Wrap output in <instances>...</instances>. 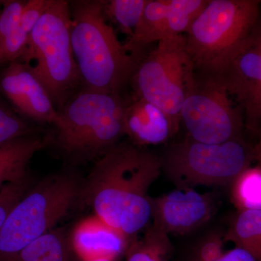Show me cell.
<instances>
[{
  "label": "cell",
  "mask_w": 261,
  "mask_h": 261,
  "mask_svg": "<svg viewBox=\"0 0 261 261\" xmlns=\"http://www.w3.org/2000/svg\"><path fill=\"white\" fill-rule=\"evenodd\" d=\"M161 172L157 154L119 142L99 157L82 181L78 204L132 241L152 220L149 190Z\"/></svg>",
  "instance_id": "cell-1"
},
{
  "label": "cell",
  "mask_w": 261,
  "mask_h": 261,
  "mask_svg": "<svg viewBox=\"0 0 261 261\" xmlns=\"http://www.w3.org/2000/svg\"><path fill=\"white\" fill-rule=\"evenodd\" d=\"M71 43L84 90L120 94L143 58L122 44L106 20L104 1L69 2Z\"/></svg>",
  "instance_id": "cell-2"
},
{
  "label": "cell",
  "mask_w": 261,
  "mask_h": 261,
  "mask_svg": "<svg viewBox=\"0 0 261 261\" xmlns=\"http://www.w3.org/2000/svg\"><path fill=\"white\" fill-rule=\"evenodd\" d=\"M260 5L257 0H209L185 37L195 75H222L256 27Z\"/></svg>",
  "instance_id": "cell-3"
},
{
  "label": "cell",
  "mask_w": 261,
  "mask_h": 261,
  "mask_svg": "<svg viewBox=\"0 0 261 261\" xmlns=\"http://www.w3.org/2000/svg\"><path fill=\"white\" fill-rule=\"evenodd\" d=\"M127 104L121 94L82 89L60 110L53 142L73 160L100 157L126 135Z\"/></svg>",
  "instance_id": "cell-4"
},
{
  "label": "cell",
  "mask_w": 261,
  "mask_h": 261,
  "mask_svg": "<svg viewBox=\"0 0 261 261\" xmlns=\"http://www.w3.org/2000/svg\"><path fill=\"white\" fill-rule=\"evenodd\" d=\"M20 61L49 94L58 111L81 87L71 43L69 2L54 0L29 35Z\"/></svg>",
  "instance_id": "cell-5"
},
{
  "label": "cell",
  "mask_w": 261,
  "mask_h": 261,
  "mask_svg": "<svg viewBox=\"0 0 261 261\" xmlns=\"http://www.w3.org/2000/svg\"><path fill=\"white\" fill-rule=\"evenodd\" d=\"M82 181L74 173L49 175L32 185L0 228V261H12L49 232L78 204Z\"/></svg>",
  "instance_id": "cell-6"
},
{
  "label": "cell",
  "mask_w": 261,
  "mask_h": 261,
  "mask_svg": "<svg viewBox=\"0 0 261 261\" xmlns=\"http://www.w3.org/2000/svg\"><path fill=\"white\" fill-rule=\"evenodd\" d=\"M161 161L162 172L177 188L225 186L251 166L253 147L244 139L207 144L187 137L173 144Z\"/></svg>",
  "instance_id": "cell-7"
},
{
  "label": "cell",
  "mask_w": 261,
  "mask_h": 261,
  "mask_svg": "<svg viewBox=\"0 0 261 261\" xmlns=\"http://www.w3.org/2000/svg\"><path fill=\"white\" fill-rule=\"evenodd\" d=\"M185 36L168 38L141 61L132 77L135 94L162 109L178 130L180 112L195 79Z\"/></svg>",
  "instance_id": "cell-8"
},
{
  "label": "cell",
  "mask_w": 261,
  "mask_h": 261,
  "mask_svg": "<svg viewBox=\"0 0 261 261\" xmlns=\"http://www.w3.org/2000/svg\"><path fill=\"white\" fill-rule=\"evenodd\" d=\"M187 137L196 142L220 144L243 140L244 112L236 107L221 80L195 75L180 112Z\"/></svg>",
  "instance_id": "cell-9"
},
{
  "label": "cell",
  "mask_w": 261,
  "mask_h": 261,
  "mask_svg": "<svg viewBox=\"0 0 261 261\" xmlns=\"http://www.w3.org/2000/svg\"><path fill=\"white\" fill-rule=\"evenodd\" d=\"M216 210L214 197L192 188L152 198V226L170 234H186L207 224Z\"/></svg>",
  "instance_id": "cell-10"
},
{
  "label": "cell",
  "mask_w": 261,
  "mask_h": 261,
  "mask_svg": "<svg viewBox=\"0 0 261 261\" xmlns=\"http://www.w3.org/2000/svg\"><path fill=\"white\" fill-rule=\"evenodd\" d=\"M0 91L19 115L56 126L59 111L45 87L21 61L9 63L0 75Z\"/></svg>",
  "instance_id": "cell-11"
},
{
  "label": "cell",
  "mask_w": 261,
  "mask_h": 261,
  "mask_svg": "<svg viewBox=\"0 0 261 261\" xmlns=\"http://www.w3.org/2000/svg\"><path fill=\"white\" fill-rule=\"evenodd\" d=\"M130 242L94 214L77 223L69 237L73 255L85 261H116L126 254Z\"/></svg>",
  "instance_id": "cell-12"
},
{
  "label": "cell",
  "mask_w": 261,
  "mask_h": 261,
  "mask_svg": "<svg viewBox=\"0 0 261 261\" xmlns=\"http://www.w3.org/2000/svg\"><path fill=\"white\" fill-rule=\"evenodd\" d=\"M260 68L261 40L257 23L250 39L218 79L224 84L231 97L237 99L243 112L258 84Z\"/></svg>",
  "instance_id": "cell-13"
},
{
  "label": "cell",
  "mask_w": 261,
  "mask_h": 261,
  "mask_svg": "<svg viewBox=\"0 0 261 261\" xmlns=\"http://www.w3.org/2000/svg\"><path fill=\"white\" fill-rule=\"evenodd\" d=\"M125 129L138 146L161 145L177 132L172 120L162 109L136 95L127 104Z\"/></svg>",
  "instance_id": "cell-14"
},
{
  "label": "cell",
  "mask_w": 261,
  "mask_h": 261,
  "mask_svg": "<svg viewBox=\"0 0 261 261\" xmlns=\"http://www.w3.org/2000/svg\"><path fill=\"white\" fill-rule=\"evenodd\" d=\"M169 0H149L140 23L125 47L132 54L144 58L149 44L178 36Z\"/></svg>",
  "instance_id": "cell-15"
},
{
  "label": "cell",
  "mask_w": 261,
  "mask_h": 261,
  "mask_svg": "<svg viewBox=\"0 0 261 261\" xmlns=\"http://www.w3.org/2000/svg\"><path fill=\"white\" fill-rule=\"evenodd\" d=\"M53 141V137L24 136L0 145V190L8 184L29 179L28 168L34 154Z\"/></svg>",
  "instance_id": "cell-16"
},
{
  "label": "cell",
  "mask_w": 261,
  "mask_h": 261,
  "mask_svg": "<svg viewBox=\"0 0 261 261\" xmlns=\"http://www.w3.org/2000/svg\"><path fill=\"white\" fill-rule=\"evenodd\" d=\"M25 1H3L0 11V47L3 63L20 61L23 56L29 35L20 25V16Z\"/></svg>",
  "instance_id": "cell-17"
},
{
  "label": "cell",
  "mask_w": 261,
  "mask_h": 261,
  "mask_svg": "<svg viewBox=\"0 0 261 261\" xmlns=\"http://www.w3.org/2000/svg\"><path fill=\"white\" fill-rule=\"evenodd\" d=\"M69 236L53 228L24 247L12 261H72Z\"/></svg>",
  "instance_id": "cell-18"
},
{
  "label": "cell",
  "mask_w": 261,
  "mask_h": 261,
  "mask_svg": "<svg viewBox=\"0 0 261 261\" xmlns=\"http://www.w3.org/2000/svg\"><path fill=\"white\" fill-rule=\"evenodd\" d=\"M224 240L261 261V211H238L225 233Z\"/></svg>",
  "instance_id": "cell-19"
},
{
  "label": "cell",
  "mask_w": 261,
  "mask_h": 261,
  "mask_svg": "<svg viewBox=\"0 0 261 261\" xmlns=\"http://www.w3.org/2000/svg\"><path fill=\"white\" fill-rule=\"evenodd\" d=\"M171 250L169 236L150 226L143 238L130 242L126 261H170Z\"/></svg>",
  "instance_id": "cell-20"
},
{
  "label": "cell",
  "mask_w": 261,
  "mask_h": 261,
  "mask_svg": "<svg viewBox=\"0 0 261 261\" xmlns=\"http://www.w3.org/2000/svg\"><path fill=\"white\" fill-rule=\"evenodd\" d=\"M231 197L238 211H261V166L247 168L234 180Z\"/></svg>",
  "instance_id": "cell-21"
},
{
  "label": "cell",
  "mask_w": 261,
  "mask_h": 261,
  "mask_svg": "<svg viewBox=\"0 0 261 261\" xmlns=\"http://www.w3.org/2000/svg\"><path fill=\"white\" fill-rule=\"evenodd\" d=\"M149 0H111L104 1L106 17L116 22L122 32L132 37L140 23Z\"/></svg>",
  "instance_id": "cell-22"
},
{
  "label": "cell",
  "mask_w": 261,
  "mask_h": 261,
  "mask_svg": "<svg viewBox=\"0 0 261 261\" xmlns=\"http://www.w3.org/2000/svg\"><path fill=\"white\" fill-rule=\"evenodd\" d=\"M36 135L30 124L8 103L0 100V145L24 136Z\"/></svg>",
  "instance_id": "cell-23"
},
{
  "label": "cell",
  "mask_w": 261,
  "mask_h": 261,
  "mask_svg": "<svg viewBox=\"0 0 261 261\" xmlns=\"http://www.w3.org/2000/svg\"><path fill=\"white\" fill-rule=\"evenodd\" d=\"M225 233L213 231L199 242L194 250L192 261H216L224 254Z\"/></svg>",
  "instance_id": "cell-24"
},
{
  "label": "cell",
  "mask_w": 261,
  "mask_h": 261,
  "mask_svg": "<svg viewBox=\"0 0 261 261\" xmlns=\"http://www.w3.org/2000/svg\"><path fill=\"white\" fill-rule=\"evenodd\" d=\"M30 178L20 183L8 184L0 190V228L8 214L29 188L32 186Z\"/></svg>",
  "instance_id": "cell-25"
},
{
  "label": "cell",
  "mask_w": 261,
  "mask_h": 261,
  "mask_svg": "<svg viewBox=\"0 0 261 261\" xmlns=\"http://www.w3.org/2000/svg\"><path fill=\"white\" fill-rule=\"evenodd\" d=\"M54 0H29L25 1L21 16L20 25L24 32L30 35L43 15L53 5Z\"/></svg>",
  "instance_id": "cell-26"
},
{
  "label": "cell",
  "mask_w": 261,
  "mask_h": 261,
  "mask_svg": "<svg viewBox=\"0 0 261 261\" xmlns=\"http://www.w3.org/2000/svg\"><path fill=\"white\" fill-rule=\"evenodd\" d=\"M259 34L261 40V14L258 23ZM245 126L251 132H260L261 128V68L260 79L251 99L244 110Z\"/></svg>",
  "instance_id": "cell-27"
},
{
  "label": "cell",
  "mask_w": 261,
  "mask_h": 261,
  "mask_svg": "<svg viewBox=\"0 0 261 261\" xmlns=\"http://www.w3.org/2000/svg\"><path fill=\"white\" fill-rule=\"evenodd\" d=\"M216 261H258L250 252L240 247L234 248L224 252V255Z\"/></svg>",
  "instance_id": "cell-28"
},
{
  "label": "cell",
  "mask_w": 261,
  "mask_h": 261,
  "mask_svg": "<svg viewBox=\"0 0 261 261\" xmlns=\"http://www.w3.org/2000/svg\"><path fill=\"white\" fill-rule=\"evenodd\" d=\"M254 161H256L257 165L261 166V128L260 130V137L256 145L253 147Z\"/></svg>",
  "instance_id": "cell-29"
},
{
  "label": "cell",
  "mask_w": 261,
  "mask_h": 261,
  "mask_svg": "<svg viewBox=\"0 0 261 261\" xmlns=\"http://www.w3.org/2000/svg\"><path fill=\"white\" fill-rule=\"evenodd\" d=\"M3 3V2H0V5ZM0 11H1V10H0ZM3 63V58H2V51H1V47H0V63Z\"/></svg>",
  "instance_id": "cell-30"
},
{
  "label": "cell",
  "mask_w": 261,
  "mask_h": 261,
  "mask_svg": "<svg viewBox=\"0 0 261 261\" xmlns=\"http://www.w3.org/2000/svg\"><path fill=\"white\" fill-rule=\"evenodd\" d=\"M77 261H85V260H78ZM88 261H113V260H106V259H102V260H88Z\"/></svg>",
  "instance_id": "cell-31"
}]
</instances>
